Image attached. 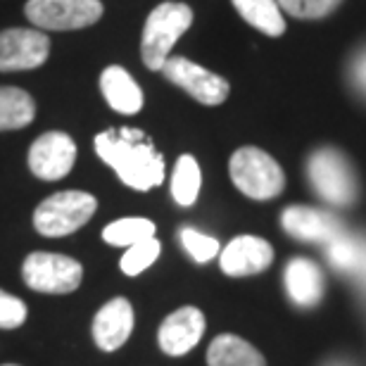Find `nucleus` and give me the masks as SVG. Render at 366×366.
<instances>
[{
	"label": "nucleus",
	"mask_w": 366,
	"mask_h": 366,
	"mask_svg": "<svg viewBox=\"0 0 366 366\" xmlns=\"http://www.w3.org/2000/svg\"><path fill=\"white\" fill-rule=\"evenodd\" d=\"M26 321V305L19 297L0 290V328H17Z\"/></svg>",
	"instance_id": "obj_26"
},
{
	"label": "nucleus",
	"mask_w": 366,
	"mask_h": 366,
	"mask_svg": "<svg viewBox=\"0 0 366 366\" xmlns=\"http://www.w3.org/2000/svg\"><path fill=\"white\" fill-rule=\"evenodd\" d=\"M100 91L107 105L122 114H136L143 107V91L124 67H107L100 74Z\"/></svg>",
	"instance_id": "obj_16"
},
{
	"label": "nucleus",
	"mask_w": 366,
	"mask_h": 366,
	"mask_svg": "<svg viewBox=\"0 0 366 366\" xmlns=\"http://www.w3.org/2000/svg\"><path fill=\"white\" fill-rule=\"evenodd\" d=\"M281 226L285 233L305 243H333L340 238L345 229H342L340 219L326 209L317 207H302V204H292L281 214Z\"/></svg>",
	"instance_id": "obj_11"
},
{
	"label": "nucleus",
	"mask_w": 366,
	"mask_h": 366,
	"mask_svg": "<svg viewBox=\"0 0 366 366\" xmlns=\"http://www.w3.org/2000/svg\"><path fill=\"white\" fill-rule=\"evenodd\" d=\"M5 366H17V364H5Z\"/></svg>",
	"instance_id": "obj_29"
},
{
	"label": "nucleus",
	"mask_w": 366,
	"mask_h": 366,
	"mask_svg": "<svg viewBox=\"0 0 366 366\" xmlns=\"http://www.w3.org/2000/svg\"><path fill=\"white\" fill-rule=\"evenodd\" d=\"M95 152L134 190H150L164 181V157L138 129H109L95 136Z\"/></svg>",
	"instance_id": "obj_1"
},
{
	"label": "nucleus",
	"mask_w": 366,
	"mask_h": 366,
	"mask_svg": "<svg viewBox=\"0 0 366 366\" xmlns=\"http://www.w3.org/2000/svg\"><path fill=\"white\" fill-rule=\"evenodd\" d=\"M131 331H134V307L124 297L109 300L93 319V338L105 352L119 350L129 340Z\"/></svg>",
	"instance_id": "obj_14"
},
{
	"label": "nucleus",
	"mask_w": 366,
	"mask_h": 366,
	"mask_svg": "<svg viewBox=\"0 0 366 366\" xmlns=\"http://www.w3.org/2000/svg\"><path fill=\"white\" fill-rule=\"evenodd\" d=\"M98 209V200L86 190H62L46 197L34 212V226L41 236L62 238L79 231Z\"/></svg>",
	"instance_id": "obj_4"
},
{
	"label": "nucleus",
	"mask_w": 366,
	"mask_h": 366,
	"mask_svg": "<svg viewBox=\"0 0 366 366\" xmlns=\"http://www.w3.org/2000/svg\"><path fill=\"white\" fill-rule=\"evenodd\" d=\"M276 3L297 19H324L342 0H276Z\"/></svg>",
	"instance_id": "obj_25"
},
{
	"label": "nucleus",
	"mask_w": 366,
	"mask_h": 366,
	"mask_svg": "<svg viewBox=\"0 0 366 366\" xmlns=\"http://www.w3.org/2000/svg\"><path fill=\"white\" fill-rule=\"evenodd\" d=\"M50 39L39 29L0 31V71H26L48 60Z\"/></svg>",
	"instance_id": "obj_9"
},
{
	"label": "nucleus",
	"mask_w": 366,
	"mask_h": 366,
	"mask_svg": "<svg viewBox=\"0 0 366 366\" xmlns=\"http://www.w3.org/2000/svg\"><path fill=\"white\" fill-rule=\"evenodd\" d=\"M285 281V292H288L290 302L297 307H317L326 292V281L324 272L317 262L307 257H295L288 262L283 274Z\"/></svg>",
	"instance_id": "obj_15"
},
{
	"label": "nucleus",
	"mask_w": 366,
	"mask_h": 366,
	"mask_svg": "<svg viewBox=\"0 0 366 366\" xmlns=\"http://www.w3.org/2000/svg\"><path fill=\"white\" fill-rule=\"evenodd\" d=\"M238 14L247 24L267 36H281L285 31L283 10L276 0H231Z\"/></svg>",
	"instance_id": "obj_19"
},
{
	"label": "nucleus",
	"mask_w": 366,
	"mask_h": 366,
	"mask_svg": "<svg viewBox=\"0 0 366 366\" xmlns=\"http://www.w3.org/2000/svg\"><path fill=\"white\" fill-rule=\"evenodd\" d=\"M26 19L46 31H74L93 26L102 17L100 0H29Z\"/></svg>",
	"instance_id": "obj_6"
},
{
	"label": "nucleus",
	"mask_w": 366,
	"mask_h": 366,
	"mask_svg": "<svg viewBox=\"0 0 366 366\" xmlns=\"http://www.w3.org/2000/svg\"><path fill=\"white\" fill-rule=\"evenodd\" d=\"M76 162V145L62 131H48L39 136L29 150V167L43 181L64 179Z\"/></svg>",
	"instance_id": "obj_10"
},
{
	"label": "nucleus",
	"mask_w": 366,
	"mask_h": 366,
	"mask_svg": "<svg viewBox=\"0 0 366 366\" xmlns=\"http://www.w3.org/2000/svg\"><path fill=\"white\" fill-rule=\"evenodd\" d=\"M231 181L252 200H272L285 186L283 169L269 152L259 148H240L229 162Z\"/></svg>",
	"instance_id": "obj_5"
},
{
	"label": "nucleus",
	"mask_w": 366,
	"mask_h": 366,
	"mask_svg": "<svg viewBox=\"0 0 366 366\" xmlns=\"http://www.w3.org/2000/svg\"><path fill=\"white\" fill-rule=\"evenodd\" d=\"M331 366H345V364H331Z\"/></svg>",
	"instance_id": "obj_28"
},
{
	"label": "nucleus",
	"mask_w": 366,
	"mask_h": 366,
	"mask_svg": "<svg viewBox=\"0 0 366 366\" xmlns=\"http://www.w3.org/2000/svg\"><path fill=\"white\" fill-rule=\"evenodd\" d=\"M29 288L39 292H55L64 295L81 285L84 269L76 259L55 252H31L21 267Z\"/></svg>",
	"instance_id": "obj_7"
},
{
	"label": "nucleus",
	"mask_w": 366,
	"mask_h": 366,
	"mask_svg": "<svg viewBox=\"0 0 366 366\" xmlns=\"http://www.w3.org/2000/svg\"><path fill=\"white\" fill-rule=\"evenodd\" d=\"M159 252H162V245H159L157 238H148V240H143V243L131 245L122 257V272L127 276L143 274L145 269L159 257Z\"/></svg>",
	"instance_id": "obj_23"
},
{
	"label": "nucleus",
	"mask_w": 366,
	"mask_h": 366,
	"mask_svg": "<svg viewBox=\"0 0 366 366\" xmlns=\"http://www.w3.org/2000/svg\"><path fill=\"white\" fill-rule=\"evenodd\" d=\"M102 238H105V243L109 245L131 247L136 243H143V240H148V238H155V224L143 217H127V219H119V222H112L109 226H105Z\"/></svg>",
	"instance_id": "obj_21"
},
{
	"label": "nucleus",
	"mask_w": 366,
	"mask_h": 366,
	"mask_svg": "<svg viewBox=\"0 0 366 366\" xmlns=\"http://www.w3.org/2000/svg\"><path fill=\"white\" fill-rule=\"evenodd\" d=\"M159 71L172 84H177L179 89L193 95L197 102H202V105H222L229 98V81L224 76L214 74V71L195 64L188 57H169Z\"/></svg>",
	"instance_id": "obj_8"
},
{
	"label": "nucleus",
	"mask_w": 366,
	"mask_h": 366,
	"mask_svg": "<svg viewBox=\"0 0 366 366\" xmlns=\"http://www.w3.org/2000/svg\"><path fill=\"white\" fill-rule=\"evenodd\" d=\"M352 79H355V84L360 86V91L366 93V53L360 55V60L355 62V67H352Z\"/></svg>",
	"instance_id": "obj_27"
},
{
	"label": "nucleus",
	"mask_w": 366,
	"mask_h": 366,
	"mask_svg": "<svg viewBox=\"0 0 366 366\" xmlns=\"http://www.w3.org/2000/svg\"><path fill=\"white\" fill-rule=\"evenodd\" d=\"M200 186L202 174L197 159L193 155H181L172 174V197L181 207H190V204H195L197 195H200Z\"/></svg>",
	"instance_id": "obj_20"
},
{
	"label": "nucleus",
	"mask_w": 366,
	"mask_h": 366,
	"mask_svg": "<svg viewBox=\"0 0 366 366\" xmlns=\"http://www.w3.org/2000/svg\"><path fill=\"white\" fill-rule=\"evenodd\" d=\"M36 102L26 91L0 86V131L24 129L34 122Z\"/></svg>",
	"instance_id": "obj_18"
},
{
	"label": "nucleus",
	"mask_w": 366,
	"mask_h": 366,
	"mask_svg": "<svg viewBox=\"0 0 366 366\" xmlns=\"http://www.w3.org/2000/svg\"><path fill=\"white\" fill-rule=\"evenodd\" d=\"M204 333V314L197 307H181L159 326L157 340L167 355L181 357L190 352Z\"/></svg>",
	"instance_id": "obj_13"
},
{
	"label": "nucleus",
	"mask_w": 366,
	"mask_h": 366,
	"mask_svg": "<svg viewBox=\"0 0 366 366\" xmlns=\"http://www.w3.org/2000/svg\"><path fill=\"white\" fill-rule=\"evenodd\" d=\"M193 24V10L186 3H162L148 14L141 41L145 67L159 71L172 57V48Z\"/></svg>",
	"instance_id": "obj_2"
},
{
	"label": "nucleus",
	"mask_w": 366,
	"mask_h": 366,
	"mask_svg": "<svg viewBox=\"0 0 366 366\" xmlns=\"http://www.w3.org/2000/svg\"><path fill=\"white\" fill-rule=\"evenodd\" d=\"M307 177L324 202L350 207L360 197V181L350 159L335 148H321L307 162Z\"/></svg>",
	"instance_id": "obj_3"
},
{
	"label": "nucleus",
	"mask_w": 366,
	"mask_h": 366,
	"mask_svg": "<svg viewBox=\"0 0 366 366\" xmlns=\"http://www.w3.org/2000/svg\"><path fill=\"white\" fill-rule=\"evenodd\" d=\"M274 262V247L264 238L238 236L219 252V264L226 276L243 278L259 274Z\"/></svg>",
	"instance_id": "obj_12"
},
{
	"label": "nucleus",
	"mask_w": 366,
	"mask_h": 366,
	"mask_svg": "<svg viewBox=\"0 0 366 366\" xmlns=\"http://www.w3.org/2000/svg\"><path fill=\"white\" fill-rule=\"evenodd\" d=\"M209 366H267L264 357L254 345L238 335L224 333L212 340L207 350Z\"/></svg>",
	"instance_id": "obj_17"
},
{
	"label": "nucleus",
	"mask_w": 366,
	"mask_h": 366,
	"mask_svg": "<svg viewBox=\"0 0 366 366\" xmlns=\"http://www.w3.org/2000/svg\"><path fill=\"white\" fill-rule=\"evenodd\" d=\"M181 243H183V250H186L197 264H204V262L214 259L217 254L222 252V245H219L217 238L207 236V233H200L197 229H190V226H183L181 229Z\"/></svg>",
	"instance_id": "obj_24"
},
{
	"label": "nucleus",
	"mask_w": 366,
	"mask_h": 366,
	"mask_svg": "<svg viewBox=\"0 0 366 366\" xmlns=\"http://www.w3.org/2000/svg\"><path fill=\"white\" fill-rule=\"evenodd\" d=\"M328 257H331V264L338 272L357 276L366 274V243L347 238L345 233L340 238H335L333 243H328Z\"/></svg>",
	"instance_id": "obj_22"
}]
</instances>
